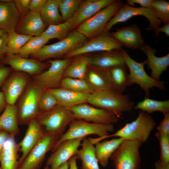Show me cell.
<instances>
[{"mask_svg":"<svg viewBox=\"0 0 169 169\" xmlns=\"http://www.w3.org/2000/svg\"><path fill=\"white\" fill-rule=\"evenodd\" d=\"M138 15L146 17L149 22L148 30H153L160 26L161 21L155 15L152 8L135 7L123 3L114 16L108 23L104 32H109L115 25L126 22L131 18Z\"/></svg>","mask_w":169,"mask_h":169,"instance_id":"13","label":"cell"},{"mask_svg":"<svg viewBox=\"0 0 169 169\" xmlns=\"http://www.w3.org/2000/svg\"><path fill=\"white\" fill-rule=\"evenodd\" d=\"M78 158L75 155L72 156L69 160V169H78L76 164V160Z\"/></svg>","mask_w":169,"mask_h":169,"instance_id":"52","label":"cell"},{"mask_svg":"<svg viewBox=\"0 0 169 169\" xmlns=\"http://www.w3.org/2000/svg\"><path fill=\"white\" fill-rule=\"evenodd\" d=\"M59 137L45 132L17 169H40L46 153L51 151Z\"/></svg>","mask_w":169,"mask_h":169,"instance_id":"12","label":"cell"},{"mask_svg":"<svg viewBox=\"0 0 169 169\" xmlns=\"http://www.w3.org/2000/svg\"><path fill=\"white\" fill-rule=\"evenodd\" d=\"M69 128L59 138L54 145L52 152L64 141L69 139L85 137L87 135H96L99 137L106 136L114 131L113 124L105 125L89 123L80 119L73 120L68 124Z\"/></svg>","mask_w":169,"mask_h":169,"instance_id":"7","label":"cell"},{"mask_svg":"<svg viewBox=\"0 0 169 169\" xmlns=\"http://www.w3.org/2000/svg\"><path fill=\"white\" fill-rule=\"evenodd\" d=\"M44 169H50V168L49 166H46Z\"/></svg>","mask_w":169,"mask_h":169,"instance_id":"55","label":"cell"},{"mask_svg":"<svg viewBox=\"0 0 169 169\" xmlns=\"http://www.w3.org/2000/svg\"><path fill=\"white\" fill-rule=\"evenodd\" d=\"M153 30L154 32V35L156 36H158L160 32H163L166 36H169V23L164 24L161 27H158Z\"/></svg>","mask_w":169,"mask_h":169,"instance_id":"49","label":"cell"},{"mask_svg":"<svg viewBox=\"0 0 169 169\" xmlns=\"http://www.w3.org/2000/svg\"><path fill=\"white\" fill-rule=\"evenodd\" d=\"M110 34L115 40L127 48L139 49L145 43L141 30L136 24L117 29Z\"/></svg>","mask_w":169,"mask_h":169,"instance_id":"18","label":"cell"},{"mask_svg":"<svg viewBox=\"0 0 169 169\" xmlns=\"http://www.w3.org/2000/svg\"><path fill=\"white\" fill-rule=\"evenodd\" d=\"M0 169H1V167H0Z\"/></svg>","mask_w":169,"mask_h":169,"instance_id":"56","label":"cell"},{"mask_svg":"<svg viewBox=\"0 0 169 169\" xmlns=\"http://www.w3.org/2000/svg\"><path fill=\"white\" fill-rule=\"evenodd\" d=\"M156 125L152 117L142 111L134 120L126 123L115 133L107 136L106 138L115 136L126 140H137L143 144L147 140Z\"/></svg>","mask_w":169,"mask_h":169,"instance_id":"5","label":"cell"},{"mask_svg":"<svg viewBox=\"0 0 169 169\" xmlns=\"http://www.w3.org/2000/svg\"><path fill=\"white\" fill-rule=\"evenodd\" d=\"M69 109L77 119H83L86 121L105 125L113 124L119 121V118L114 113L102 109L92 107L86 103Z\"/></svg>","mask_w":169,"mask_h":169,"instance_id":"14","label":"cell"},{"mask_svg":"<svg viewBox=\"0 0 169 169\" xmlns=\"http://www.w3.org/2000/svg\"><path fill=\"white\" fill-rule=\"evenodd\" d=\"M156 136L159 142L160 152V159L155 163L154 169H169V136L157 132Z\"/></svg>","mask_w":169,"mask_h":169,"instance_id":"37","label":"cell"},{"mask_svg":"<svg viewBox=\"0 0 169 169\" xmlns=\"http://www.w3.org/2000/svg\"><path fill=\"white\" fill-rule=\"evenodd\" d=\"M153 0H127L126 3L128 5L135 7V4H137L141 5V7L152 8Z\"/></svg>","mask_w":169,"mask_h":169,"instance_id":"47","label":"cell"},{"mask_svg":"<svg viewBox=\"0 0 169 169\" xmlns=\"http://www.w3.org/2000/svg\"><path fill=\"white\" fill-rule=\"evenodd\" d=\"M74 57L65 70L64 77L84 79L89 65L87 56L82 54Z\"/></svg>","mask_w":169,"mask_h":169,"instance_id":"32","label":"cell"},{"mask_svg":"<svg viewBox=\"0 0 169 169\" xmlns=\"http://www.w3.org/2000/svg\"><path fill=\"white\" fill-rule=\"evenodd\" d=\"M44 131L60 137L69 123L76 119L69 108L59 104L52 110L41 113L37 118Z\"/></svg>","mask_w":169,"mask_h":169,"instance_id":"4","label":"cell"},{"mask_svg":"<svg viewBox=\"0 0 169 169\" xmlns=\"http://www.w3.org/2000/svg\"><path fill=\"white\" fill-rule=\"evenodd\" d=\"M8 33L7 46L8 53L18 54L20 49L33 36L18 33L15 31Z\"/></svg>","mask_w":169,"mask_h":169,"instance_id":"39","label":"cell"},{"mask_svg":"<svg viewBox=\"0 0 169 169\" xmlns=\"http://www.w3.org/2000/svg\"><path fill=\"white\" fill-rule=\"evenodd\" d=\"M82 2L80 0H59V11L63 21L72 18Z\"/></svg>","mask_w":169,"mask_h":169,"instance_id":"40","label":"cell"},{"mask_svg":"<svg viewBox=\"0 0 169 169\" xmlns=\"http://www.w3.org/2000/svg\"><path fill=\"white\" fill-rule=\"evenodd\" d=\"M69 160L62 164L55 169H69Z\"/></svg>","mask_w":169,"mask_h":169,"instance_id":"53","label":"cell"},{"mask_svg":"<svg viewBox=\"0 0 169 169\" xmlns=\"http://www.w3.org/2000/svg\"><path fill=\"white\" fill-rule=\"evenodd\" d=\"M134 108L147 113L158 111L164 115L169 113V100L159 101L146 97L142 101L137 103Z\"/></svg>","mask_w":169,"mask_h":169,"instance_id":"35","label":"cell"},{"mask_svg":"<svg viewBox=\"0 0 169 169\" xmlns=\"http://www.w3.org/2000/svg\"><path fill=\"white\" fill-rule=\"evenodd\" d=\"M43 22L47 26L61 23L63 21L59 13V0H48L40 13Z\"/></svg>","mask_w":169,"mask_h":169,"instance_id":"31","label":"cell"},{"mask_svg":"<svg viewBox=\"0 0 169 169\" xmlns=\"http://www.w3.org/2000/svg\"><path fill=\"white\" fill-rule=\"evenodd\" d=\"M142 145L137 140H124L110 157L115 169H140Z\"/></svg>","mask_w":169,"mask_h":169,"instance_id":"9","label":"cell"},{"mask_svg":"<svg viewBox=\"0 0 169 169\" xmlns=\"http://www.w3.org/2000/svg\"><path fill=\"white\" fill-rule=\"evenodd\" d=\"M31 0H14L15 7L21 17L27 14L30 11Z\"/></svg>","mask_w":169,"mask_h":169,"instance_id":"43","label":"cell"},{"mask_svg":"<svg viewBox=\"0 0 169 169\" xmlns=\"http://www.w3.org/2000/svg\"><path fill=\"white\" fill-rule=\"evenodd\" d=\"M47 0H31L29 4L30 11L40 13Z\"/></svg>","mask_w":169,"mask_h":169,"instance_id":"48","label":"cell"},{"mask_svg":"<svg viewBox=\"0 0 169 169\" xmlns=\"http://www.w3.org/2000/svg\"><path fill=\"white\" fill-rule=\"evenodd\" d=\"M30 76L24 72L12 71L1 88L7 104H16L29 84Z\"/></svg>","mask_w":169,"mask_h":169,"instance_id":"15","label":"cell"},{"mask_svg":"<svg viewBox=\"0 0 169 169\" xmlns=\"http://www.w3.org/2000/svg\"><path fill=\"white\" fill-rule=\"evenodd\" d=\"M85 137L65 140L62 142L47 159L46 166L55 169L76 155Z\"/></svg>","mask_w":169,"mask_h":169,"instance_id":"17","label":"cell"},{"mask_svg":"<svg viewBox=\"0 0 169 169\" xmlns=\"http://www.w3.org/2000/svg\"><path fill=\"white\" fill-rule=\"evenodd\" d=\"M125 64L109 69L113 90L123 93L128 86V74Z\"/></svg>","mask_w":169,"mask_h":169,"instance_id":"33","label":"cell"},{"mask_svg":"<svg viewBox=\"0 0 169 169\" xmlns=\"http://www.w3.org/2000/svg\"><path fill=\"white\" fill-rule=\"evenodd\" d=\"M124 140L123 138L118 137L95 144V154L98 163L106 167L111 155Z\"/></svg>","mask_w":169,"mask_h":169,"instance_id":"28","label":"cell"},{"mask_svg":"<svg viewBox=\"0 0 169 169\" xmlns=\"http://www.w3.org/2000/svg\"><path fill=\"white\" fill-rule=\"evenodd\" d=\"M21 18L13 2H0V29L7 33L15 31Z\"/></svg>","mask_w":169,"mask_h":169,"instance_id":"26","label":"cell"},{"mask_svg":"<svg viewBox=\"0 0 169 169\" xmlns=\"http://www.w3.org/2000/svg\"><path fill=\"white\" fill-rule=\"evenodd\" d=\"M16 104H7L0 115V130L15 136L19 133Z\"/></svg>","mask_w":169,"mask_h":169,"instance_id":"30","label":"cell"},{"mask_svg":"<svg viewBox=\"0 0 169 169\" xmlns=\"http://www.w3.org/2000/svg\"><path fill=\"white\" fill-rule=\"evenodd\" d=\"M19 151L20 146L15 141V136L9 135L5 141L0 154L1 169H17Z\"/></svg>","mask_w":169,"mask_h":169,"instance_id":"23","label":"cell"},{"mask_svg":"<svg viewBox=\"0 0 169 169\" xmlns=\"http://www.w3.org/2000/svg\"><path fill=\"white\" fill-rule=\"evenodd\" d=\"M164 115V118L157 127V129L159 133L169 136V113Z\"/></svg>","mask_w":169,"mask_h":169,"instance_id":"44","label":"cell"},{"mask_svg":"<svg viewBox=\"0 0 169 169\" xmlns=\"http://www.w3.org/2000/svg\"><path fill=\"white\" fill-rule=\"evenodd\" d=\"M43 90L31 79L16 104L19 125H28L32 120L37 118L41 114L39 101Z\"/></svg>","mask_w":169,"mask_h":169,"instance_id":"2","label":"cell"},{"mask_svg":"<svg viewBox=\"0 0 169 169\" xmlns=\"http://www.w3.org/2000/svg\"><path fill=\"white\" fill-rule=\"evenodd\" d=\"M122 46L112 37L109 32H104L87 40L81 46L69 52L64 56L65 58H71L88 53L120 50L122 49Z\"/></svg>","mask_w":169,"mask_h":169,"instance_id":"11","label":"cell"},{"mask_svg":"<svg viewBox=\"0 0 169 169\" xmlns=\"http://www.w3.org/2000/svg\"><path fill=\"white\" fill-rule=\"evenodd\" d=\"M28 125L23 138L18 143L20 151L22 153V155L18 160V165L24 160L45 132L39 124L37 118L32 120Z\"/></svg>","mask_w":169,"mask_h":169,"instance_id":"19","label":"cell"},{"mask_svg":"<svg viewBox=\"0 0 169 169\" xmlns=\"http://www.w3.org/2000/svg\"><path fill=\"white\" fill-rule=\"evenodd\" d=\"M4 30L0 29V35L6 33Z\"/></svg>","mask_w":169,"mask_h":169,"instance_id":"54","label":"cell"},{"mask_svg":"<svg viewBox=\"0 0 169 169\" xmlns=\"http://www.w3.org/2000/svg\"><path fill=\"white\" fill-rule=\"evenodd\" d=\"M122 52L125 64L129 70L128 86L134 84L139 85L144 91L146 97L149 96L150 90L154 87L165 90L164 82L156 80L146 73L144 68V65L147 63L146 60L141 62H138L132 59L123 49Z\"/></svg>","mask_w":169,"mask_h":169,"instance_id":"6","label":"cell"},{"mask_svg":"<svg viewBox=\"0 0 169 169\" xmlns=\"http://www.w3.org/2000/svg\"><path fill=\"white\" fill-rule=\"evenodd\" d=\"M0 63L9 65L13 70L24 72L31 76L40 74L48 66L35 59L23 58L18 54L10 53L7 54Z\"/></svg>","mask_w":169,"mask_h":169,"instance_id":"16","label":"cell"},{"mask_svg":"<svg viewBox=\"0 0 169 169\" xmlns=\"http://www.w3.org/2000/svg\"><path fill=\"white\" fill-rule=\"evenodd\" d=\"M70 58L50 60L47 70L32 76V80L42 90L60 87L64 72L71 62Z\"/></svg>","mask_w":169,"mask_h":169,"instance_id":"10","label":"cell"},{"mask_svg":"<svg viewBox=\"0 0 169 169\" xmlns=\"http://www.w3.org/2000/svg\"><path fill=\"white\" fill-rule=\"evenodd\" d=\"M115 0H86L82 2L72 18L73 28L90 18Z\"/></svg>","mask_w":169,"mask_h":169,"instance_id":"20","label":"cell"},{"mask_svg":"<svg viewBox=\"0 0 169 169\" xmlns=\"http://www.w3.org/2000/svg\"><path fill=\"white\" fill-rule=\"evenodd\" d=\"M7 104L3 93L0 91V114L6 108Z\"/></svg>","mask_w":169,"mask_h":169,"instance_id":"51","label":"cell"},{"mask_svg":"<svg viewBox=\"0 0 169 169\" xmlns=\"http://www.w3.org/2000/svg\"><path fill=\"white\" fill-rule=\"evenodd\" d=\"M152 8L156 17L164 24L169 23V2L164 0H153Z\"/></svg>","mask_w":169,"mask_h":169,"instance_id":"41","label":"cell"},{"mask_svg":"<svg viewBox=\"0 0 169 169\" xmlns=\"http://www.w3.org/2000/svg\"><path fill=\"white\" fill-rule=\"evenodd\" d=\"M60 87L79 93L90 94L93 92L84 79L64 77Z\"/></svg>","mask_w":169,"mask_h":169,"instance_id":"38","label":"cell"},{"mask_svg":"<svg viewBox=\"0 0 169 169\" xmlns=\"http://www.w3.org/2000/svg\"><path fill=\"white\" fill-rule=\"evenodd\" d=\"M49 40L41 35L32 36L20 49L18 55L28 58L38 51Z\"/></svg>","mask_w":169,"mask_h":169,"instance_id":"36","label":"cell"},{"mask_svg":"<svg viewBox=\"0 0 169 169\" xmlns=\"http://www.w3.org/2000/svg\"><path fill=\"white\" fill-rule=\"evenodd\" d=\"M139 49L147 56L146 64L148 68L151 70V76L156 80H160L161 74L167 69L169 65V54L161 57H157L155 55L156 49L145 44Z\"/></svg>","mask_w":169,"mask_h":169,"instance_id":"22","label":"cell"},{"mask_svg":"<svg viewBox=\"0 0 169 169\" xmlns=\"http://www.w3.org/2000/svg\"><path fill=\"white\" fill-rule=\"evenodd\" d=\"M87 38L76 29L65 38L48 45H45L31 58L42 62L46 59L64 55L82 45Z\"/></svg>","mask_w":169,"mask_h":169,"instance_id":"3","label":"cell"},{"mask_svg":"<svg viewBox=\"0 0 169 169\" xmlns=\"http://www.w3.org/2000/svg\"><path fill=\"white\" fill-rule=\"evenodd\" d=\"M46 27L40 13L30 11L26 15L21 17L15 31L24 35L39 36L42 34Z\"/></svg>","mask_w":169,"mask_h":169,"instance_id":"21","label":"cell"},{"mask_svg":"<svg viewBox=\"0 0 169 169\" xmlns=\"http://www.w3.org/2000/svg\"><path fill=\"white\" fill-rule=\"evenodd\" d=\"M84 79L93 92L113 90L109 69L93 67L87 70Z\"/></svg>","mask_w":169,"mask_h":169,"instance_id":"25","label":"cell"},{"mask_svg":"<svg viewBox=\"0 0 169 169\" xmlns=\"http://www.w3.org/2000/svg\"><path fill=\"white\" fill-rule=\"evenodd\" d=\"M7 36L6 32L0 35V61L8 53L7 46Z\"/></svg>","mask_w":169,"mask_h":169,"instance_id":"45","label":"cell"},{"mask_svg":"<svg viewBox=\"0 0 169 169\" xmlns=\"http://www.w3.org/2000/svg\"><path fill=\"white\" fill-rule=\"evenodd\" d=\"M39 104L41 113L49 111L59 104L54 95L46 90H43L40 94Z\"/></svg>","mask_w":169,"mask_h":169,"instance_id":"42","label":"cell"},{"mask_svg":"<svg viewBox=\"0 0 169 169\" xmlns=\"http://www.w3.org/2000/svg\"><path fill=\"white\" fill-rule=\"evenodd\" d=\"M123 3L115 0L79 25L76 29L87 38H92L104 32L107 24Z\"/></svg>","mask_w":169,"mask_h":169,"instance_id":"8","label":"cell"},{"mask_svg":"<svg viewBox=\"0 0 169 169\" xmlns=\"http://www.w3.org/2000/svg\"><path fill=\"white\" fill-rule=\"evenodd\" d=\"M13 71L10 67H7L0 63V88Z\"/></svg>","mask_w":169,"mask_h":169,"instance_id":"46","label":"cell"},{"mask_svg":"<svg viewBox=\"0 0 169 169\" xmlns=\"http://www.w3.org/2000/svg\"><path fill=\"white\" fill-rule=\"evenodd\" d=\"M46 90L54 95L59 104L69 108L87 102L90 94L75 92L61 87Z\"/></svg>","mask_w":169,"mask_h":169,"instance_id":"27","label":"cell"},{"mask_svg":"<svg viewBox=\"0 0 169 169\" xmlns=\"http://www.w3.org/2000/svg\"><path fill=\"white\" fill-rule=\"evenodd\" d=\"M122 49L100 52L93 56H87L89 65L96 68L108 69L124 64Z\"/></svg>","mask_w":169,"mask_h":169,"instance_id":"24","label":"cell"},{"mask_svg":"<svg viewBox=\"0 0 169 169\" xmlns=\"http://www.w3.org/2000/svg\"><path fill=\"white\" fill-rule=\"evenodd\" d=\"M87 102L114 113L118 118L123 113L130 111L134 105L128 95L113 90L93 92L89 95Z\"/></svg>","mask_w":169,"mask_h":169,"instance_id":"1","label":"cell"},{"mask_svg":"<svg viewBox=\"0 0 169 169\" xmlns=\"http://www.w3.org/2000/svg\"><path fill=\"white\" fill-rule=\"evenodd\" d=\"M73 29L71 18L59 24L49 25L41 35L49 40L56 38L60 41L66 38Z\"/></svg>","mask_w":169,"mask_h":169,"instance_id":"34","label":"cell"},{"mask_svg":"<svg viewBox=\"0 0 169 169\" xmlns=\"http://www.w3.org/2000/svg\"><path fill=\"white\" fill-rule=\"evenodd\" d=\"M82 141L81 148L78 150L76 155L81 161L80 169H100L94 144L89 138H85Z\"/></svg>","mask_w":169,"mask_h":169,"instance_id":"29","label":"cell"},{"mask_svg":"<svg viewBox=\"0 0 169 169\" xmlns=\"http://www.w3.org/2000/svg\"><path fill=\"white\" fill-rule=\"evenodd\" d=\"M9 135L7 132L0 130V154L2 150L4 143Z\"/></svg>","mask_w":169,"mask_h":169,"instance_id":"50","label":"cell"}]
</instances>
